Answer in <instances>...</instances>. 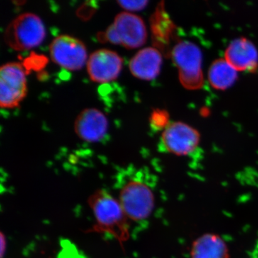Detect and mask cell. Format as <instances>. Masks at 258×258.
<instances>
[{
	"label": "cell",
	"instance_id": "1",
	"mask_svg": "<svg viewBox=\"0 0 258 258\" xmlns=\"http://www.w3.org/2000/svg\"><path fill=\"white\" fill-rule=\"evenodd\" d=\"M152 178L142 169L129 168L120 172L115 186L118 202L129 220L140 222L147 220L155 206Z\"/></svg>",
	"mask_w": 258,
	"mask_h": 258
},
{
	"label": "cell",
	"instance_id": "2",
	"mask_svg": "<svg viewBox=\"0 0 258 258\" xmlns=\"http://www.w3.org/2000/svg\"><path fill=\"white\" fill-rule=\"evenodd\" d=\"M88 203L96 220L92 232L108 234L120 242L128 240L129 219L117 199L106 189H98Z\"/></svg>",
	"mask_w": 258,
	"mask_h": 258
},
{
	"label": "cell",
	"instance_id": "3",
	"mask_svg": "<svg viewBox=\"0 0 258 258\" xmlns=\"http://www.w3.org/2000/svg\"><path fill=\"white\" fill-rule=\"evenodd\" d=\"M171 59L183 87L191 91L203 87V54L198 45L187 40L178 42L171 50Z\"/></svg>",
	"mask_w": 258,
	"mask_h": 258
},
{
	"label": "cell",
	"instance_id": "4",
	"mask_svg": "<svg viewBox=\"0 0 258 258\" xmlns=\"http://www.w3.org/2000/svg\"><path fill=\"white\" fill-rule=\"evenodd\" d=\"M46 32L41 19L33 13L18 15L7 26L4 38L7 45L17 51L28 50L40 45Z\"/></svg>",
	"mask_w": 258,
	"mask_h": 258
},
{
	"label": "cell",
	"instance_id": "5",
	"mask_svg": "<svg viewBox=\"0 0 258 258\" xmlns=\"http://www.w3.org/2000/svg\"><path fill=\"white\" fill-rule=\"evenodd\" d=\"M104 38L127 49L138 48L147 42V27L138 15L123 12L115 16L113 23L104 32Z\"/></svg>",
	"mask_w": 258,
	"mask_h": 258
},
{
	"label": "cell",
	"instance_id": "6",
	"mask_svg": "<svg viewBox=\"0 0 258 258\" xmlns=\"http://www.w3.org/2000/svg\"><path fill=\"white\" fill-rule=\"evenodd\" d=\"M28 93L25 69L19 62H8L0 69V106H18Z\"/></svg>",
	"mask_w": 258,
	"mask_h": 258
},
{
	"label": "cell",
	"instance_id": "7",
	"mask_svg": "<svg viewBox=\"0 0 258 258\" xmlns=\"http://www.w3.org/2000/svg\"><path fill=\"white\" fill-rule=\"evenodd\" d=\"M200 137L198 131L187 123L173 122L163 132L161 147L166 152L174 155L189 156L198 149Z\"/></svg>",
	"mask_w": 258,
	"mask_h": 258
},
{
	"label": "cell",
	"instance_id": "8",
	"mask_svg": "<svg viewBox=\"0 0 258 258\" xmlns=\"http://www.w3.org/2000/svg\"><path fill=\"white\" fill-rule=\"evenodd\" d=\"M49 50L52 60L69 71H79L88 61L86 45L81 40L70 35L56 37L51 42Z\"/></svg>",
	"mask_w": 258,
	"mask_h": 258
},
{
	"label": "cell",
	"instance_id": "9",
	"mask_svg": "<svg viewBox=\"0 0 258 258\" xmlns=\"http://www.w3.org/2000/svg\"><path fill=\"white\" fill-rule=\"evenodd\" d=\"M123 60L114 51L101 49L88 57L87 71L94 82L106 83L114 81L119 76Z\"/></svg>",
	"mask_w": 258,
	"mask_h": 258
},
{
	"label": "cell",
	"instance_id": "10",
	"mask_svg": "<svg viewBox=\"0 0 258 258\" xmlns=\"http://www.w3.org/2000/svg\"><path fill=\"white\" fill-rule=\"evenodd\" d=\"M108 128L106 115L96 108H86L75 120V132L85 142L93 143L104 138Z\"/></svg>",
	"mask_w": 258,
	"mask_h": 258
},
{
	"label": "cell",
	"instance_id": "11",
	"mask_svg": "<svg viewBox=\"0 0 258 258\" xmlns=\"http://www.w3.org/2000/svg\"><path fill=\"white\" fill-rule=\"evenodd\" d=\"M224 58L238 72L252 73L258 68L257 49L245 37L232 40L226 48Z\"/></svg>",
	"mask_w": 258,
	"mask_h": 258
},
{
	"label": "cell",
	"instance_id": "12",
	"mask_svg": "<svg viewBox=\"0 0 258 258\" xmlns=\"http://www.w3.org/2000/svg\"><path fill=\"white\" fill-rule=\"evenodd\" d=\"M162 55L155 47H145L139 50L129 62V69L136 78L152 81L160 74Z\"/></svg>",
	"mask_w": 258,
	"mask_h": 258
},
{
	"label": "cell",
	"instance_id": "13",
	"mask_svg": "<svg viewBox=\"0 0 258 258\" xmlns=\"http://www.w3.org/2000/svg\"><path fill=\"white\" fill-rule=\"evenodd\" d=\"M190 257L230 258V250L220 235L207 233L194 241L190 249Z\"/></svg>",
	"mask_w": 258,
	"mask_h": 258
},
{
	"label": "cell",
	"instance_id": "14",
	"mask_svg": "<svg viewBox=\"0 0 258 258\" xmlns=\"http://www.w3.org/2000/svg\"><path fill=\"white\" fill-rule=\"evenodd\" d=\"M238 71L234 69L225 58L214 61L208 71V81L214 89L225 91L237 81Z\"/></svg>",
	"mask_w": 258,
	"mask_h": 258
},
{
	"label": "cell",
	"instance_id": "15",
	"mask_svg": "<svg viewBox=\"0 0 258 258\" xmlns=\"http://www.w3.org/2000/svg\"><path fill=\"white\" fill-rule=\"evenodd\" d=\"M168 115L166 114L165 111H154L153 112L150 118L151 125L153 128L157 129V130H160L161 128H166L169 123H167Z\"/></svg>",
	"mask_w": 258,
	"mask_h": 258
},
{
	"label": "cell",
	"instance_id": "16",
	"mask_svg": "<svg viewBox=\"0 0 258 258\" xmlns=\"http://www.w3.org/2000/svg\"><path fill=\"white\" fill-rule=\"evenodd\" d=\"M117 3L123 9L129 13V12H137L144 10L147 7L149 2L142 0V1H118Z\"/></svg>",
	"mask_w": 258,
	"mask_h": 258
},
{
	"label": "cell",
	"instance_id": "17",
	"mask_svg": "<svg viewBox=\"0 0 258 258\" xmlns=\"http://www.w3.org/2000/svg\"><path fill=\"white\" fill-rule=\"evenodd\" d=\"M0 245H1V248H0V257H1V258H4L5 252H6L7 250V239L3 232H1V235H0Z\"/></svg>",
	"mask_w": 258,
	"mask_h": 258
}]
</instances>
